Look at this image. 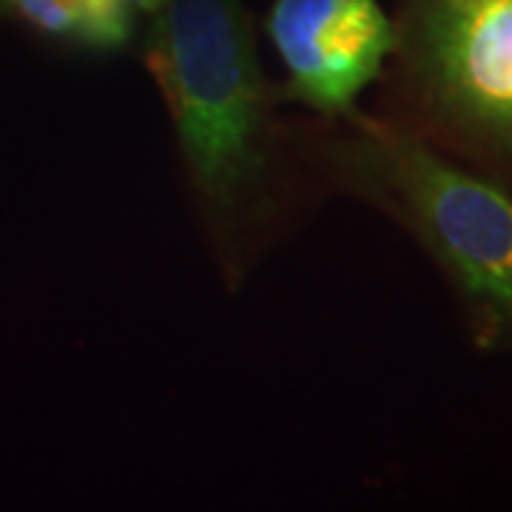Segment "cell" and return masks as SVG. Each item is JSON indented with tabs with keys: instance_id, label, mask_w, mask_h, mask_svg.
Listing matches in <instances>:
<instances>
[{
	"instance_id": "cell-1",
	"label": "cell",
	"mask_w": 512,
	"mask_h": 512,
	"mask_svg": "<svg viewBox=\"0 0 512 512\" xmlns=\"http://www.w3.org/2000/svg\"><path fill=\"white\" fill-rule=\"evenodd\" d=\"M151 66L185 163L208 200L231 205L259 168L262 83L237 0H163Z\"/></svg>"
},
{
	"instance_id": "cell-2",
	"label": "cell",
	"mask_w": 512,
	"mask_h": 512,
	"mask_svg": "<svg viewBox=\"0 0 512 512\" xmlns=\"http://www.w3.org/2000/svg\"><path fill=\"white\" fill-rule=\"evenodd\" d=\"M376 157L467 291L512 316V197L407 140Z\"/></svg>"
},
{
	"instance_id": "cell-3",
	"label": "cell",
	"mask_w": 512,
	"mask_h": 512,
	"mask_svg": "<svg viewBox=\"0 0 512 512\" xmlns=\"http://www.w3.org/2000/svg\"><path fill=\"white\" fill-rule=\"evenodd\" d=\"M268 32L302 100L348 111L393 49L379 0H274Z\"/></svg>"
},
{
	"instance_id": "cell-4",
	"label": "cell",
	"mask_w": 512,
	"mask_h": 512,
	"mask_svg": "<svg viewBox=\"0 0 512 512\" xmlns=\"http://www.w3.org/2000/svg\"><path fill=\"white\" fill-rule=\"evenodd\" d=\"M430 57L456 109L512 137V0H453L433 23Z\"/></svg>"
},
{
	"instance_id": "cell-5",
	"label": "cell",
	"mask_w": 512,
	"mask_h": 512,
	"mask_svg": "<svg viewBox=\"0 0 512 512\" xmlns=\"http://www.w3.org/2000/svg\"><path fill=\"white\" fill-rule=\"evenodd\" d=\"M40 32L94 49H117L131 37L134 12L126 0H9Z\"/></svg>"
},
{
	"instance_id": "cell-6",
	"label": "cell",
	"mask_w": 512,
	"mask_h": 512,
	"mask_svg": "<svg viewBox=\"0 0 512 512\" xmlns=\"http://www.w3.org/2000/svg\"><path fill=\"white\" fill-rule=\"evenodd\" d=\"M128 6H131V12L134 15H157L160 12V6H163V0H126Z\"/></svg>"
}]
</instances>
